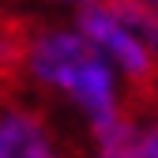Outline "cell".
<instances>
[{"label":"cell","instance_id":"cell-1","mask_svg":"<svg viewBox=\"0 0 158 158\" xmlns=\"http://www.w3.org/2000/svg\"><path fill=\"white\" fill-rule=\"evenodd\" d=\"M27 79L75 102L90 117V124L132 113L128 98L117 87V72L109 68V56L83 30L45 27L38 19H30L27 45H23V83Z\"/></svg>","mask_w":158,"mask_h":158},{"label":"cell","instance_id":"cell-2","mask_svg":"<svg viewBox=\"0 0 158 158\" xmlns=\"http://www.w3.org/2000/svg\"><path fill=\"white\" fill-rule=\"evenodd\" d=\"M0 158H79V151L56 135L42 109L8 98L0 102Z\"/></svg>","mask_w":158,"mask_h":158},{"label":"cell","instance_id":"cell-3","mask_svg":"<svg viewBox=\"0 0 158 158\" xmlns=\"http://www.w3.org/2000/svg\"><path fill=\"white\" fill-rule=\"evenodd\" d=\"M72 4H83V8H87V4H98V0H72Z\"/></svg>","mask_w":158,"mask_h":158}]
</instances>
